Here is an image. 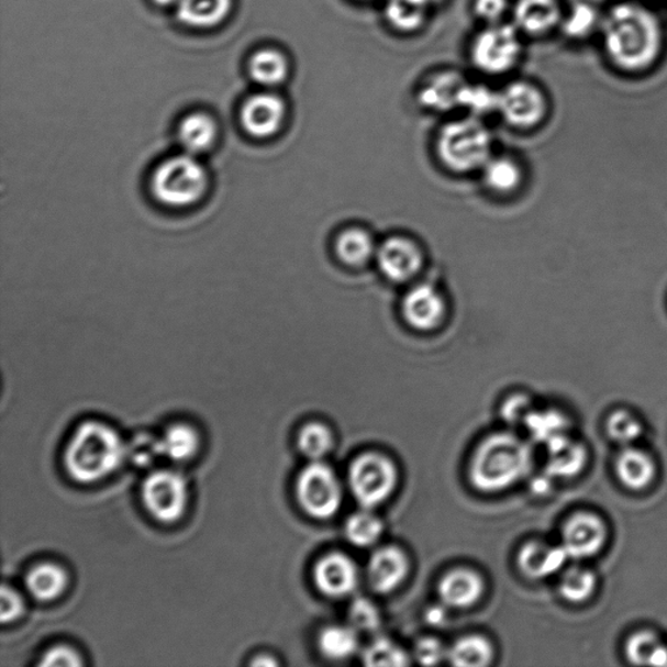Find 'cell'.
<instances>
[{
    "label": "cell",
    "mask_w": 667,
    "mask_h": 667,
    "mask_svg": "<svg viewBox=\"0 0 667 667\" xmlns=\"http://www.w3.org/2000/svg\"><path fill=\"white\" fill-rule=\"evenodd\" d=\"M603 44L618 67L641 71L657 58L662 30L644 7L623 3L613 7L602 21Z\"/></svg>",
    "instance_id": "obj_1"
},
{
    "label": "cell",
    "mask_w": 667,
    "mask_h": 667,
    "mask_svg": "<svg viewBox=\"0 0 667 667\" xmlns=\"http://www.w3.org/2000/svg\"><path fill=\"white\" fill-rule=\"evenodd\" d=\"M126 459V444L111 426L88 421L79 426L67 446L65 465L73 479L97 482L114 474Z\"/></svg>",
    "instance_id": "obj_2"
},
{
    "label": "cell",
    "mask_w": 667,
    "mask_h": 667,
    "mask_svg": "<svg viewBox=\"0 0 667 667\" xmlns=\"http://www.w3.org/2000/svg\"><path fill=\"white\" fill-rule=\"evenodd\" d=\"M531 467V447L514 434L497 433L482 441L475 452L469 479L483 493H497L515 486Z\"/></svg>",
    "instance_id": "obj_3"
},
{
    "label": "cell",
    "mask_w": 667,
    "mask_h": 667,
    "mask_svg": "<svg viewBox=\"0 0 667 667\" xmlns=\"http://www.w3.org/2000/svg\"><path fill=\"white\" fill-rule=\"evenodd\" d=\"M210 186L207 167L199 157L182 152L166 158L154 168L151 193L159 205L170 209H187L198 205L205 198Z\"/></svg>",
    "instance_id": "obj_4"
},
{
    "label": "cell",
    "mask_w": 667,
    "mask_h": 667,
    "mask_svg": "<svg viewBox=\"0 0 667 667\" xmlns=\"http://www.w3.org/2000/svg\"><path fill=\"white\" fill-rule=\"evenodd\" d=\"M437 153L455 173L479 170L491 158L490 132L476 116L458 119L442 126Z\"/></svg>",
    "instance_id": "obj_5"
},
{
    "label": "cell",
    "mask_w": 667,
    "mask_h": 667,
    "mask_svg": "<svg viewBox=\"0 0 667 667\" xmlns=\"http://www.w3.org/2000/svg\"><path fill=\"white\" fill-rule=\"evenodd\" d=\"M348 486L364 509H375L394 493L398 486L397 467L381 454H364L351 465Z\"/></svg>",
    "instance_id": "obj_6"
},
{
    "label": "cell",
    "mask_w": 667,
    "mask_h": 667,
    "mask_svg": "<svg viewBox=\"0 0 667 667\" xmlns=\"http://www.w3.org/2000/svg\"><path fill=\"white\" fill-rule=\"evenodd\" d=\"M297 496L301 509L309 516L325 521L338 514L343 490L334 470L324 463L312 462L301 470L297 482Z\"/></svg>",
    "instance_id": "obj_7"
},
{
    "label": "cell",
    "mask_w": 667,
    "mask_h": 667,
    "mask_svg": "<svg viewBox=\"0 0 667 667\" xmlns=\"http://www.w3.org/2000/svg\"><path fill=\"white\" fill-rule=\"evenodd\" d=\"M521 53L522 44L516 27L493 24L476 37L470 56L481 73L500 75L516 65Z\"/></svg>",
    "instance_id": "obj_8"
},
{
    "label": "cell",
    "mask_w": 667,
    "mask_h": 667,
    "mask_svg": "<svg viewBox=\"0 0 667 667\" xmlns=\"http://www.w3.org/2000/svg\"><path fill=\"white\" fill-rule=\"evenodd\" d=\"M143 501L149 514L160 523H175L185 514L188 488L185 477L175 470H157L147 476Z\"/></svg>",
    "instance_id": "obj_9"
},
{
    "label": "cell",
    "mask_w": 667,
    "mask_h": 667,
    "mask_svg": "<svg viewBox=\"0 0 667 667\" xmlns=\"http://www.w3.org/2000/svg\"><path fill=\"white\" fill-rule=\"evenodd\" d=\"M376 262L385 278L403 284L415 278L424 266V252L411 237L396 235L378 245Z\"/></svg>",
    "instance_id": "obj_10"
},
{
    "label": "cell",
    "mask_w": 667,
    "mask_h": 667,
    "mask_svg": "<svg viewBox=\"0 0 667 667\" xmlns=\"http://www.w3.org/2000/svg\"><path fill=\"white\" fill-rule=\"evenodd\" d=\"M607 542V523L591 511H580L571 515L562 531V546L568 558H592L603 549Z\"/></svg>",
    "instance_id": "obj_11"
},
{
    "label": "cell",
    "mask_w": 667,
    "mask_h": 667,
    "mask_svg": "<svg viewBox=\"0 0 667 667\" xmlns=\"http://www.w3.org/2000/svg\"><path fill=\"white\" fill-rule=\"evenodd\" d=\"M498 111L510 125L530 129L543 121L546 102L542 91L532 84L516 81L501 91Z\"/></svg>",
    "instance_id": "obj_12"
},
{
    "label": "cell",
    "mask_w": 667,
    "mask_h": 667,
    "mask_svg": "<svg viewBox=\"0 0 667 667\" xmlns=\"http://www.w3.org/2000/svg\"><path fill=\"white\" fill-rule=\"evenodd\" d=\"M446 300L430 284L413 286L402 300V315L407 324L419 332H432L444 322Z\"/></svg>",
    "instance_id": "obj_13"
},
{
    "label": "cell",
    "mask_w": 667,
    "mask_h": 667,
    "mask_svg": "<svg viewBox=\"0 0 667 667\" xmlns=\"http://www.w3.org/2000/svg\"><path fill=\"white\" fill-rule=\"evenodd\" d=\"M285 119L286 103L282 98L273 93L252 96L241 110L243 130L259 140L276 136L282 130Z\"/></svg>",
    "instance_id": "obj_14"
},
{
    "label": "cell",
    "mask_w": 667,
    "mask_h": 667,
    "mask_svg": "<svg viewBox=\"0 0 667 667\" xmlns=\"http://www.w3.org/2000/svg\"><path fill=\"white\" fill-rule=\"evenodd\" d=\"M313 578L319 591L333 599L355 592L359 585L355 562L341 553L322 557L314 567Z\"/></svg>",
    "instance_id": "obj_15"
},
{
    "label": "cell",
    "mask_w": 667,
    "mask_h": 667,
    "mask_svg": "<svg viewBox=\"0 0 667 667\" xmlns=\"http://www.w3.org/2000/svg\"><path fill=\"white\" fill-rule=\"evenodd\" d=\"M410 562L403 551L394 546L374 553L368 564V580L377 593H391L409 577Z\"/></svg>",
    "instance_id": "obj_16"
},
{
    "label": "cell",
    "mask_w": 667,
    "mask_h": 667,
    "mask_svg": "<svg viewBox=\"0 0 667 667\" xmlns=\"http://www.w3.org/2000/svg\"><path fill=\"white\" fill-rule=\"evenodd\" d=\"M567 559L564 546L532 542L522 547L518 556V565L525 577L544 579L560 571Z\"/></svg>",
    "instance_id": "obj_17"
},
{
    "label": "cell",
    "mask_w": 667,
    "mask_h": 667,
    "mask_svg": "<svg viewBox=\"0 0 667 667\" xmlns=\"http://www.w3.org/2000/svg\"><path fill=\"white\" fill-rule=\"evenodd\" d=\"M438 592L442 602L453 609L474 607L483 593V581L479 574L458 568L441 579Z\"/></svg>",
    "instance_id": "obj_18"
},
{
    "label": "cell",
    "mask_w": 667,
    "mask_h": 667,
    "mask_svg": "<svg viewBox=\"0 0 667 667\" xmlns=\"http://www.w3.org/2000/svg\"><path fill=\"white\" fill-rule=\"evenodd\" d=\"M177 135L182 152L200 157L213 149L218 140V124L207 112H192L181 119Z\"/></svg>",
    "instance_id": "obj_19"
},
{
    "label": "cell",
    "mask_w": 667,
    "mask_h": 667,
    "mask_svg": "<svg viewBox=\"0 0 667 667\" xmlns=\"http://www.w3.org/2000/svg\"><path fill=\"white\" fill-rule=\"evenodd\" d=\"M466 86V80L458 73H440L421 88L420 103L427 109L441 112L459 108L460 97Z\"/></svg>",
    "instance_id": "obj_20"
},
{
    "label": "cell",
    "mask_w": 667,
    "mask_h": 667,
    "mask_svg": "<svg viewBox=\"0 0 667 667\" xmlns=\"http://www.w3.org/2000/svg\"><path fill=\"white\" fill-rule=\"evenodd\" d=\"M615 474L631 490L648 488L656 479L657 466L652 456L634 446L624 447L615 460Z\"/></svg>",
    "instance_id": "obj_21"
},
{
    "label": "cell",
    "mask_w": 667,
    "mask_h": 667,
    "mask_svg": "<svg viewBox=\"0 0 667 667\" xmlns=\"http://www.w3.org/2000/svg\"><path fill=\"white\" fill-rule=\"evenodd\" d=\"M560 20L557 0H519L514 9L518 30L529 34L549 32Z\"/></svg>",
    "instance_id": "obj_22"
},
{
    "label": "cell",
    "mask_w": 667,
    "mask_h": 667,
    "mask_svg": "<svg viewBox=\"0 0 667 667\" xmlns=\"http://www.w3.org/2000/svg\"><path fill=\"white\" fill-rule=\"evenodd\" d=\"M546 469L553 476L571 477L578 475L587 463V451L580 442L566 434L547 442Z\"/></svg>",
    "instance_id": "obj_23"
},
{
    "label": "cell",
    "mask_w": 667,
    "mask_h": 667,
    "mask_svg": "<svg viewBox=\"0 0 667 667\" xmlns=\"http://www.w3.org/2000/svg\"><path fill=\"white\" fill-rule=\"evenodd\" d=\"M334 251L343 264L351 268H362L376 257L377 245L367 230L348 227L335 237Z\"/></svg>",
    "instance_id": "obj_24"
},
{
    "label": "cell",
    "mask_w": 667,
    "mask_h": 667,
    "mask_svg": "<svg viewBox=\"0 0 667 667\" xmlns=\"http://www.w3.org/2000/svg\"><path fill=\"white\" fill-rule=\"evenodd\" d=\"M231 3L233 0H179L178 16L188 26L208 30L227 18Z\"/></svg>",
    "instance_id": "obj_25"
},
{
    "label": "cell",
    "mask_w": 667,
    "mask_h": 667,
    "mask_svg": "<svg viewBox=\"0 0 667 667\" xmlns=\"http://www.w3.org/2000/svg\"><path fill=\"white\" fill-rule=\"evenodd\" d=\"M67 572L58 565L41 564L34 566L25 578L27 591L41 602L53 601L66 591Z\"/></svg>",
    "instance_id": "obj_26"
},
{
    "label": "cell",
    "mask_w": 667,
    "mask_h": 667,
    "mask_svg": "<svg viewBox=\"0 0 667 667\" xmlns=\"http://www.w3.org/2000/svg\"><path fill=\"white\" fill-rule=\"evenodd\" d=\"M289 60L276 48H263L253 54L249 62L252 79L266 88L280 86L289 76Z\"/></svg>",
    "instance_id": "obj_27"
},
{
    "label": "cell",
    "mask_w": 667,
    "mask_h": 667,
    "mask_svg": "<svg viewBox=\"0 0 667 667\" xmlns=\"http://www.w3.org/2000/svg\"><path fill=\"white\" fill-rule=\"evenodd\" d=\"M626 655L635 665L667 666V645L649 630L637 631L630 636Z\"/></svg>",
    "instance_id": "obj_28"
},
{
    "label": "cell",
    "mask_w": 667,
    "mask_h": 667,
    "mask_svg": "<svg viewBox=\"0 0 667 667\" xmlns=\"http://www.w3.org/2000/svg\"><path fill=\"white\" fill-rule=\"evenodd\" d=\"M200 440L192 426L177 424L168 427L159 440L160 454L173 462H187L199 451Z\"/></svg>",
    "instance_id": "obj_29"
},
{
    "label": "cell",
    "mask_w": 667,
    "mask_h": 667,
    "mask_svg": "<svg viewBox=\"0 0 667 667\" xmlns=\"http://www.w3.org/2000/svg\"><path fill=\"white\" fill-rule=\"evenodd\" d=\"M319 648L322 655L333 662L354 656L359 649V636L354 627L332 626L321 631Z\"/></svg>",
    "instance_id": "obj_30"
},
{
    "label": "cell",
    "mask_w": 667,
    "mask_h": 667,
    "mask_svg": "<svg viewBox=\"0 0 667 667\" xmlns=\"http://www.w3.org/2000/svg\"><path fill=\"white\" fill-rule=\"evenodd\" d=\"M447 658L454 666L483 667L491 663L493 647L486 637L466 636L447 651Z\"/></svg>",
    "instance_id": "obj_31"
},
{
    "label": "cell",
    "mask_w": 667,
    "mask_h": 667,
    "mask_svg": "<svg viewBox=\"0 0 667 667\" xmlns=\"http://www.w3.org/2000/svg\"><path fill=\"white\" fill-rule=\"evenodd\" d=\"M483 180L497 193H511L521 186L522 168L508 157L490 158L482 167Z\"/></svg>",
    "instance_id": "obj_32"
},
{
    "label": "cell",
    "mask_w": 667,
    "mask_h": 667,
    "mask_svg": "<svg viewBox=\"0 0 667 667\" xmlns=\"http://www.w3.org/2000/svg\"><path fill=\"white\" fill-rule=\"evenodd\" d=\"M559 593L568 602L581 603L593 596L597 578L592 570L582 566H572L562 574Z\"/></svg>",
    "instance_id": "obj_33"
},
{
    "label": "cell",
    "mask_w": 667,
    "mask_h": 667,
    "mask_svg": "<svg viewBox=\"0 0 667 667\" xmlns=\"http://www.w3.org/2000/svg\"><path fill=\"white\" fill-rule=\"evenodd\" d=\"M430 7L420 0H389L386 19L400 32H413L424 24Z\"/></svg>",
    "instance_id": "obj_34"
},
{
    "label": "cell",
    "mask_w": 667,
    "mask_h": 667,
    "mask_svg": "<svg viewBox=\"0 0 667 667\" xmlns=\"http://www.w3.org/2000/svg\"><path fill=\"white\" fill-rule=\"evenodd\" d=\"M382 533V522L369 509L351 515L346 523V537L351 544L357 547L375 545L381 538Z\"/></svg>",
    "instance_id": "obj_35"
},
{
    "label": "cell",
    "mask_w": 667,
    "mask_h": 667,
    "mask_svg": "<svg viewBox=\"0 0 667 667\" xmlns=\"http://www.w3.org/2000/svg\"><path fill=\"white\" fill-rule=\"evenodd\" d=\"M298 445L301 454L312 462L324 459L334 445L333 433L320 423L308 424L300 431Z\"/></svg>",
    "instance_id": "obj_36"
},
{
    "label": "cell",
    "mask_w": 667,
    "mask_h": 667,
    "mask_svg": "<svg viewBox=\"0 0 667 667\" xmlns=\"http://www.w3.org/2000/svg\"><path fill=\"white\" fill-rule=\"evenodd\" d=\"M526 427L538 442H551L566 434L567 421L564 415L556 411L535 412L532 411L525 421Z\"/></svg>",
    "instance_id": "obj_37"
},
{
    "label": "cell",
    "mask_w": 667,
    "mask_h": 667,
    "mask_svg": "<svg viewBox=\"0 0 667 667\" xmlns=\"http://www.w3.org/2000/svg\"><path fill=\"white\" fill-rule=\"evenodd\" d=\"M607 433L616 444L627 447L641 438L643 425L631 412L618 410L607 420Z\"/></svg>",
    "instance_id": "obj_38"
},
{
    "label": "cell",
    "mask_w": 667,
    "mask_h": 667,
    "mask_svg": "<svg viewBox=\"0 0 667 667\" xmlns=\"http://www.w3.org/2000/svg\"><path fill=\"white\" fill-rule=\"evenodd\" d=\"M367 666H405L410 664L409 656L389 638L379 637L371 643L363 655Z\"/></svg>",
    "instance_id": "obj_39"
},
{
    "label": "cell",
    "mask_w": 667,
    "mask_h": 667,
    "mask_svg": "<svg viewBox=\"0 0 667 667\" xmlns=\"http://www.w3.org/2000/svg\"><path fill=\"white\" fill-rule=\"evenodd\" d=\"M599 19L594 4L574 3L571 11L564 19V32L568 37H586L594 30Z\"/></svg>",
    "instance_id": "obj_40"
},
{
    "label": "cell",
    "mask_w": 667,
    "mask_h": 667,
    "mask_svg": "<svg viewBox=\"0 0 667 667\" xmlns=\"http://www.w3.org/2000/svg\"><path fill=\"white\" fill-rule=\"evenodd\" d=\"M498 100L500 93H494L487 87L467 84L460 97L459 108L467 109L475 116L488 115L490 112L498 111Z\"/></svg>",
    "instance_id": "obj_41"
},
{
    "label": "cell",
    "mask_w": 667,
    "mask_h": 667,
    "mask_svg": "<svg viewBox=\"0 0 667 667\" xmlns=\"http://www.w3.org/2000/svg\"><path fill=\"white\" fill-rule=\"evenodd\" d=\"M349 623L359 632H376L381 626V616L374 602L357 599L349 608Z\"/></svg>",
    "instance_id": "obj_42"
},
{
    "label": "cell",
    "mask_w": 667,
    "mask_h": 667,
    "mask_svg": "<svg viewBox=\"0 0 667 667\" xmlns=\"http://www.w3.org/2000/svg\"><path fill=\"white\" fill-rule=\"evenodd\" d=\"M159 456H163L159 440L151 437V435H140L130 445H126V459H131L133 465L138 467L151 466Z\"/></svg>",
    "instance_id": "obj_43"
},
{
    "label": "cell",
    "mask_w": 667,
    "mask_h": 667,
    "mask_svg": "<svg viewBox=\"0 0 667 667\" xmlns=\"http://www.w3.org/2000/svg\"><path fill=\"white\" fill-rule=\"evenodd\" d=\"M81 665L82 659L80 658L79 653L67 647V645H56V647L48 649L40 663V666L44 667H76Z\"/></svg>",
    "instance_id": "obj_44"
},
{
    "label": "cell",
    "mask_w": 667,
    "mask_h": 667,
    "mask_svg": "<svg viewBox=\"0 0 667 667\" xmlns=\"http://www.w3.org/2000/svg\"><path fill=\"white\" fill-rule=\"evenodd\" d=\"M531 400L524 396H514L505 400L502 407V416L509 424L524 423L532 413Z\"/></svg>",
    "instance_id": "obj_45"
},
{
    "label": "cell",
    "mask_w": 667,
    "mask_h": 667,
    "mask_svg": "<svg viewBox=\"0 0 667 667\" xmlns=\"http://www.w3.org/2000/svg\"><path fill=\"white\" fill-rule=\"evenodd\" d=\"M415 657L421 665H438L447 657V651L437 638L425 637L416 644Z\"/></svg>",
    "instance_id": "obj_46"
},
{
    "label": "cell",
    "mask_w": 667,
    "mask_h": 667,
    "mask_svg": "<svg viewBox=\"0 0 667 667\" xmlns=\"http://www.w3.org/2000/svg\"><path fill=\"white\" fill-rule=\"evenodd\" d=\"M24 612V601L21 599L19 592L15 589L3 586L2 589V609H0V615H2V622L9 623L18 620V618Z\"/></svg>",
    "instance_id": "obj_47"
},
{
    "label": "cell",
    "mask_w": 667,
    "mask_h": 667,
    "mask_svg": "<svg viewBox=\"0 0 667 667\" xmlns=\"http://www.w3.org/2000/svg\"><path fill=\"white\" fill-rule=\"evenodd\" d=\"M509 0H475V12L483 21L497 24L505 11H508Z\"/></svg>",
    "instance_id": "obj_48"
},
{
    "label": "cell",
    "mask_w": 667,
    "mask_h": 667,
    "mask_svg": "<svg viewBox=\"0 0 667 667\" xmlns=\"http://www.w3.org/2000/svg\"><path fill=\"white\" fill-rule=\"evenodd\" d=\"M253 665L271 666V665H277V663L274 662V659L270 658L269 656H264L263 658H257L256 662H253Z\"/></svg>",
    "instance_id": "obj_49"
},
{
    "label": "cell",
    "mask_w": 667,
    "mask_h": 667,
    "mask_svg": "<svg viewBox=\"0 0 667 667\" xmlns=\"http://www.w3.org/2000/svg\"><path fill=\"white\" fill-rule=\"evenodd\" d=\"M159 5H171L179 2V0H154Z\"/></svg>",
    "instance_id": "obj_50"
},
{
    "label": "cell",
    "mask_w": 667,
    "mask_h": 667,
    "mask_svg": "<svg viewBox=\"0 0 667 667\" xmlns=\"http://www.w3.org/2000/svg\"><path fill=\"white\" fill-rule=\"evenodd\" d=\"M570 2L574 3H588V4H596L599 2H602V0H570Z\"/></svg>",
    "instance_id": "obj_51"
},
{
    "label": "cell",
    "mask_w": 667,
    "mask_h": 667,
    "mask_svg": "<svg viewBox=\"0 0 667 667\" xmlns=\"http://www.w3.org/2000/svg\"><path fill=\"white\" fill-rule=\"evenodd\" d=\"M420 2L424 3L427 7H431L432 4L441 2V0H420Z\"/></svg>",
    "instance_id": "obj_52"
}]
</instances>
